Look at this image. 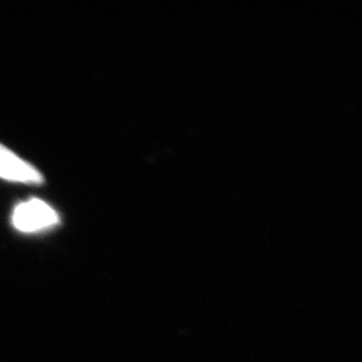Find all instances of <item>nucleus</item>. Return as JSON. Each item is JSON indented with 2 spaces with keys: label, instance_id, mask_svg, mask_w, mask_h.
<instances>
[{
  "label": "nucleus",
  "instance_id": "1",
  "mask_svg": "<svg viewBox=\"0 0 362 362\" xmlns=\"http://www.w3.org/2000/svg\"><path fill=\"white\" fill-rule=\"evenodd\" d=\"M59 223L58 212L41 199H33L17 205L12 214V224L21 233H38Z\"/></svg>",
  "mask_w": 362,
  "mask_h": 362
},
{
  "label": "nucleus",
  "instance_id": "2",
  "mask_svg": "<svg viewBox=\"0 0 362 362\" xmlns=\"http://www.w3.org/2000/svg\"><path fill=\"white\" fill-rule=\"evenodd\" d=\"M0 178L23 185H41L44 176L37 168L0 144Z\"/></svg>",
  "mask_w": 362,
  "mask_h": 362
}]
</instances>
